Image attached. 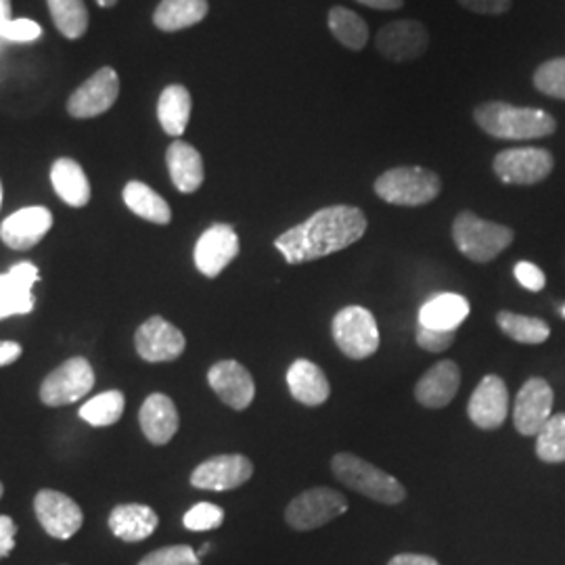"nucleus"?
Here are the masks:
<instances>
[{
  "instance_id": "obj_1",
  "label": "nucleus",
  "mask_w": 565,
  "mask_h": 565,
  "mask_svg": "<svg viewBox=\"0 0 565 565\" xmlns=\"http://www.w3.org/2000/svg\"><path fill=\"white\" fill-rule=\"evenodd\" d=\"M366 216L354 205H329L302 224L285 231L275 247L289 264H303L327 258L363 239Z\"/></svg>"
},
{
  "instance_id": "obj_2",
  "label": "nucleus",
  "mask_w": 565,
  "mask_h": 565,
  "mask_svg": "<svg viewBox=\"0 0 565 565\" xmlns=\"http://www.w3.org/2000/svg\"><path fill=\"white\" fill-rule=\"evenodd\" d=\"M473 118L486 135L503 141L545 139L557 130V121L543 109L490 102L476 107Z\"/></svg>"
},
{
  "instance_id": "obj_3",
  "label": "nucleus",
  "mask_w": 565,
  "mask_h": 565,
  "mask_svg": "<svg viewBox=\"0 0 565 565\" xmlns=\"http://www.w3.org/2000/svg\"><path fill=\"white\" fill-rule=\"evenodd\" d=\"M331 471L338 482L382 505H398L406 499L404 486L394 476L352 452H338L331 459Z\"/></svg>"
},
{
  "instance_id": "obj_4",
  "label": "nucleus",
  "mask_w": 565,
  "mask_h": 565,
  "mask_svg": "<svg viewBox=\"0 0 565 565\" xmlns=\"http://www.w3.org/2000/svg\"><path fill=\"white\" fill-rule=\"evenodd\" d=\"M452 239L471 263H492L513 243V231L503 224L490 223L473 212H461L452 223Z\"/></svg>"
},
{
  "instance_id": "obj_5",
  "label": "nucleus",
  "mask_w": 565,
  "mask_h": 565,
  "mask_svg": "<svg viewBox=\"0 0 565 565\" xmlns=\"http://www.w3.org/2000/svg\"><path fill=\"white\" fill-rule=\"evenodd\" d=\"M440 177L422 166H398L387 170L375 181V193L384 202L408 207L434 202L440 195Z\"/></svg>"
},
{
  "instance_id": "obj_6",
  "label": "nucleus",
  "mask_w": 565,
  "mask_h": 565,
  "mask_svg": "<svg viewBox=\"0 0 565 565\" xmlns=\"http://www.w3.org/2000/svg\"><path fill=\"white\" fill-rule=\"evenodd\" d=\"M333 340L348 359L364 361L380 348L375 317L363 306H345L333 319Z\"/></svg>"
},
{
  "instance_id": "obj_7",
  "label": "nucleus",
  "mask_w": 565,
  "mask_h": 565,
  "mask_svg": "<svg viewBox=\"0 0 565 565\" xmlns=\"http://www.w3.org/2000/svg\"><path fill=\"white\" fill-rule=\"evenodd\" d=\"M345 511H348V501L342 492L327 486H317L298 494L287 505L285 522L298 532H308V530H317L321 525L329 524Z\"/></svg>"
},
{
  "instance_id": "obj_8",
  "label": "nucleus",
  "mask_w": 565,
  "mask_h": 565,
  "mask_svg": "<svg viewBox=\"0 0 565 565\" xmlns=\"http://www.w3.org/2000/svg\"><path fill=\"white\" fill-rule=\"evenodd\" d=\"M95 385V371L82 356L60 364L41 385V401L46 406L78 403Z\"/></svg>"
},
{
  "instance_id": "obj_9",
  "label": "nucleus",
  "mask_w": 565,
  "mask_h": 565,
  "mask_svg": "<svg viewBox=\"0 0 565 565\" xmlns=\"http://www.w3.org/2000/svg\"><path fill=\"white\" fill-rule=\"evenodd\" d=\"M555 160L546 149L515 147L505 149L494 158V174L505 184H536L553 172Z\"/></svg>"
},
{
  "instance_id": "obj_10",
  "label": "nucleus",
  "mask_w": 565,
  "mask_h": 565,
  "mask_svg": "<svg viewBox=\"0 0 565 565\" xmlns=\"http://www.w3.org/2000/svg\"><path fill=\"white\" fill-rule=\"evenodd\" d=\"M120 95V76L114 67H102L76 88L67 102V111L76 120L97 118L114 107Z\"/></svg>"
},
{
  "instance_id": "obj_11",
  "label": "nucleus",
  "mask_w": 565,
  "mask_h": 565,
  "mask_svg": "<svg viewBox=\"0 0 565 565\" xmlns=\"http://www.w3.org/2000/svg\"><path fill=\"white\" fill-rule=\"evenodd\" d=\"M34 513L44 532L57 541L72 539L84 522L81 505L57 490H41L34 499Z\"/></svg>"
},
{
  "instance_id": "obj_12",
  "label": "nucleus",
  "mask_w": 565,
  "mask_h": 565,
  "mask_svg": "<svg viewBox=\"0 0 565 565\" xmlns=\"http://www.w3.org/2000/svg\"><path fill=\"white\" fill-rule=\"evenodd\" d=\"M135 345L142 361L147 363H170L177 361L186 348L181 329L162 317H151L137 329Z\"/></svg>"
},
{
  "instance_id": "obj_13",
  "label": "nucleus",
  "mask_w": 565,
  "mask_h": 565,
  "mask_svg": "<svg viewBox=\"0 0 565 565\" xmlns=\"http://www.w3.org/2000/svg\"><path fill=\"white\" fill-rule=\"evenodd\" d=\"M239 254V237L231 224H212L195 243V266L207 279H216Z\"/></svg>"
},
{
  "instance_id": "obj_14",
  "label": "nucleus",
  "mask_w": 565,
  "mask_h": 565,
  "mask_svg": "<svg viewBox=\"0 0 565 565\" xmlns=\"http://www.w3.org/2000/svg\"><path fill=\"white\" fill-rule=\"evenodd\" d=\"M254 476V463L243 455H216L195 467L191 486L200 490L226 492L239 488Z\"/></svg>"
},
{
  "instance_id": "obj_15",
  "label": "nucleus",
  "mask_w": 565,
  "mask_h": 565,
  "mask_svg": "<svg viewBox=\"0 0 565 565\" xmlns=\"http://www.w3.org/2000/svg\"><path fill=\"white\" fill-rule=\"evenodd\" d=\"M375 44L385 60L404 63L424 55L429 44V34L424 23L419 21H392L380 30Z\"/></svg>"
},
{
  "instance_id": "obj_16",
  "label": "nucleus",
  "mask_w": 565,
  "mask_h": 565,
  "mask_svg": "<svg viewBox=\"0 0 565 565\" xmlns=\"http://www.w3.org/2000/svg\"><path fill=\"white\" fill-rule=\"evenodd\" d=\"M553 390L541 377L527 380L513 406V424L522 436H536L541 427L551 419Z\"/></svg>"
},
{
  "instance_id": "obj_17",
  "label": "nucleus",
  "mask_w": 565,
  "mask_h": 565,
  "mask_svg": "<svg viewBox=\"0 0 565 565\" xmlns=\"http://www.w3.org/2000/svg\"><path fill=\"white\" fill-rule=\"evenodd\" d=\"M39 281L41 273L32 263L15 264L9 273L0 275V321L34 310L32 287Z\"/></svg>"
},
{
  "instance_id": "obj_18",
  "label": "nucleus",
  "mask_w": 565,
  "mask_h": 565,
  "mask_svg": "<svg viewBox=\"0 0 565 565\" xmlns=\"http://www.w3.org/2000/svg\"><path fill=\"white\" fill-rule=\"evenodd\" d=\"M509 413V392L499 375H486L471 394L467 415L480 429H497L505 424Z\"/></svg>"
},
{
  "instance_id": "obj_19",
  "label": "nucleus",
  "mask_w": 565,
  "mask_h": 565,
  "mask_svg": "<svg viewBox=\"0 0 565 565\" xmlns=\"http://www.w3.org/2000/svg\"><path fill=\"white\" fill-rule=\"evenodd\" d=\"M210 387L216 396L235 411H245L254 403L256 384L249 371L237 361H221L207 371Z\"/></svg>"
},
{
  "instance_id": "obj_20",
  "label": "nucleus",
  "mask_w": 565,
  "mask_h": 565,
  "mask_svg": "<svg viewBox=\"0 0 565 565\" xmlns=\"http://www.w3.org/2000/svg\"><path fill=\"white\" fill-rule=\"evenodd\" d=\"M51 226H53V214L46 207L42 205L23 207L0 224V239L11 249L25 252L39 245L42 237L51 231Z\"/></svg>"
},
{
  "instance_id": "obj_21",
  "label": "nucleus",
  "mask_w": 565,
  "mask_h": 565,
  "mask_svg": "<svg viewBox=\"0 0 565 565\" xmlns=\"http://www.w3.org/2000/svg\"><path fill=\"white\" fill-rule=\"evenodd\" d=\"M461 385V369L452 361L434 364L415 385V398L427 408H445L452 403Z\"/></svg>"
},
{
  "instance_id": "obj_22",
  "label": "nucleus",
  "mask_w": 565,
  "mask_h": 565,
  "mask_svg": "<svg viewBox=\"0 0 565 565\" xmlns=\"http://www.w3.org/2000/svg\"><path fill=\"white\" fill-rule=\"evenodd\" d=\"M139 424H141L142 434L151 445H168L181 425L179 411L168 398L166 394H151L141 406L139 413Z\"/></svg>"
},
{
  "instance_id": "obj_23",
  "label": "nucleus",
  "mask_w": 565,
  "mask_h": 565,
  "mask_svg": "<svg viewBox=\"0 0 565 565\" xmlns=\"http://www.w3.org/2000/svg\"><path fill=\"white\" fill-rule=\"evenodd\" d=\"M109 530L124 543H141L149 539L160 524L158 513L151 507L128 503L118 505L109 513Z\"/></svg>"
},
{
  "instance_id": "obj_24",
  "label": "nucleus",
  "mask_w": 565,
  "mask_h": 565,
  "mask_svg": "<svg viewBox=\"0 0 565 565\" xmlns=\"http://www.w3.org/2000/svg\"><path fill=\"white\" fill-rule=\"evenodd\" d=\"M287 385L291 396L306 406H321L331 394V385L323 369L306 359H298L289 366Z\"/></svg>"
},
{
  "instance_id": "obj_25",
  "label": "nucleus",
  "mask_w": 565,
  "mask_h": 565,
  "mask_svg": "<svg viewBox=\"0 0 565 565\" xmlns=\"http://www.w3.org/2000/svg\"><path fill=\"white\" fill-rule=\"evenodd\" d=\"M166 162L170 179L181 193H195L203 184V160L200 151L184 141H174L168 147Z\"/></svg>"
},
{
  "instance_id": "obj_26",
  "label": "nucleus",
  "mask_w": 565,
  "mask_h": 565,
  "mask_svg": "<svg viewBox=\"0 0 565 565\" xmlns=\"http://www.w3.org/2000/svg\"><path fill=\"white\" fill-rule=\"evenodd\" d=\"M469 317V302L459 294H438L419 310V324L436 331H457Z\"/></svg>"
},
{
  "instance_id": "obj_27",
  "label": "nucleus",
  "mask_w": 565,
  "mask_h": 565,
  "mask_svg": "<svg viewBox=\"0 0 565 565\" xmlns=\"http://www.w3.org/2000/svg\"><path fill=\"white\" fill-rule=\"evenodd\" d=\"M51 182L55 193L72 207H84L90 202V182L78 162L61 158L51 168Z\"/></svg>"
},
{
  "instance_id": "obj_28",
  "label": "nucleus",
  "mask_w": 565,
  "mask_h": 565,
  "mask_svg": "<svg viewBox=\"0 0 565 565\" xmlns=\"http://www.w3.org/2000/svg\"><path fill=\"white\" fill-rule=\"evenodd\" d=\"M124 203L132 214H137L142 221L156 224H170L172 210L166 203L162 195H158L149 184L139 181H130L124 186Z\"/></svg>"
},
{
  "instance_id": "obj_29",
  "label": "nucleus",
  "mask_w": 565,
  "mask_h": 565,
  "mask_svg": "<svg viewBox=\"0 0 565 565\" xmlns=\"http://www.w3.org/2000/svg\"><path fill=\"white\" fill-rule=\"evenodd\" d=\"M207 0H162L153 13V23L162 32H179L205 20Z\"/></svg>"
},
{
  "instance_id": "obj_30",
  "label": "nucleus",
  "mask_w": 565,
  "mask_h": 565,
  "mask_svg": "<svg viewBox=\"0 0 565 565\" xmlns=\"http://www.w3.org/2000/svg\"><path fill=\"white\" fill-rule=\"evenodd\" d=\"M158 120L170 137H181L186 130L191 120V93L184 86L172 84L163 88L158 102Z\"/></svg>"
},
{
  "instance_id": "obj_31",
  "label": "nucleus",
  "mask_w": 565,
  "mask_h": 565,
  "mask_svg": "<svg viewBox=\"0 0 565 565\" xmlns=\"http://www.w3.org/2000/svg\"><path fill=\"white\" fill-rule=\"evenodd\" d=\"M329 30L331 34L342 42L343 46L352 51H363L369 41V28L363 18L345 7H333L329 11Z\"/></svg>"
},
{
  "instance_id": "obj_32",
  "label": "nucleus",
  "mask_w": 565,
  "mask_h": 565,
  "mask_svg": "<svg viewBox=\"0 0 565 565\" xmlns=\"http://www.w3.org/2000/svg\"><path fill=\"white\" fill-rule=\"evenodd\" d=\"M49 11L61 34L70 41H76L88 30V11L84 0H46Z\"/></svg>"
},
{
  "instance_id": "obj_33",
  "label": "nucleus",
  "mask_w": 565,
  "mask_h": 565,
  "mask_svg": "<svg viewBox=\"0 0 565 565\" xmlns=\"http://www.w3.org/2000/svg\"><path fill=\"white\" fill-rule=\"evenodd\" d=\"M497 323L501 327V331L509 335L513 342L520 343H543L548 340L551 335V327L541 321V319H534V317H524V315H515V312H509V310H501L497 315Z\"/></svg>"
},
{
  "instance_id": "obj_34",
  "label": "nucleus",
  "mask_w": 565,
  "mask_h": 565,
  "mask_svg": "<svg viewBox=\"0 0 565 565\" xmlns=\"http://www.w3.org/2000/svg\"><path fill=\"white\" fill-rule=\"evenodd\" d=\"M124 394L118 390L103 392L99 396L90 398L88 403L82 404L81 417L93 427H107V425L118 424L124 415Z\"/></svg>"
},
{
  "instance_id": "obj_35",
  "label": "nucleus",
  "mask_w": 565,
  "mask_h": 565,
  "mask_svg": "<svg viewBox=\"0 0 565 565\" xmlns=\"http://www.w3.org/2000/svg\"><path fill=\"white\" fill-rule=\"evenodd\" d=\"M536 455L545 463L565 461V413L551 415L541 431L536 434Z\"/></svg>"
},
{
  "instance_id": "obj_36",
  "label": "nucleus",
  "mask_w": 565,
  "mask_h": 565,
  "mask_svg": "<svg viewBox=\"0 0 565 565\" xmlns=\"http://www.w3.org/2000/svg\"><path fill=\"white\" fill-rule=\"evenodd\" d=\"M534 86L546 97L565 102V57L545 61L534 72Z\"/></svg>"
},
{
  "instance_id": "obj_37",
  "label": "nucleus",
  "mask_w": 565,
  "mask_h": 565,
  "mask_svg": "<svg viewBox=\"0 0 565 565\" xmlns=\"http://www.w3.org/2000/svg\"><path fill=\"white\" fill-rule=\"evenodd\" d=\"M224 522V511L214 503H198L191 507L184 518L182 524L191 532H207V530H216Z\"/></svg>"
},
{
  "instance_id": "obj_38",
  "label": "nucleus",
  "mask_w": 565,
  "mask_h": 565,
  "mask_svg": "<svg viewBox=\"0 0 565 565\" xmlns=\"http://www.w3.org/2000/svg\"><path fill=\"white\" fill-rule=\"evenodd\" d=\"M137 565H202V559L191 546L174 545L145 555Z\"/></svg>"
},
{
  "instance_id": "obj_39",
  "label": "nucleus",
  "mask_w": 565,
  "mask_h": 565,
  "mask_svg": "<svg viewBox=\"0 0 565 565\" xmlns=\"http://www.w3.org/2000/svg\"><path fill=\"white\" fill-rule=\"evenodd\" d=\"M42 28L32 20H11L0 32V39L11 42H32L41 39Z\"/></svg>"
},
{
  "instance_id": "obj_40",
  "label": "nucleus",
  "mask_w": 565,
  "mask_h": 565,
  "mask_svg": "<svg viewBox=\"0 0 565 565\" xmlns=\"http://www.w3.org/2000/svg\"><path fill=\"white\" fill-rule=\"evenodd\" d=\"M455 338H457V331H436L422 324L417 329V343L427 352H445L455 343Z\"/></svg>"
},
{
  "instance_id": "obj_41",
  "label": "nucleus",
  "mask_w": 565,
  "mask_h": 565,
  "mask_svg": "<svg viewBox=\"0 0 565 565\" xmlns=\"http://www.w3.org/2000/svg\"><path fill=\"white\" fill-rule=\"evenodd\" d=\"M513 273H515L518 282L525 287L527 291H541L545 287V273L536 264L518 263Z\"/></svg>"
},
{
  "instance_id": "obj_42",
  "label": "nucleus",
  "mask_w": 565,
  "mask_h": 565,
  "mask_svg": "<svg viewBox=\"0 0 565 565\" xmlns=\"http://www.w3.org/2000/svg\"><path fill=\"white\" fill-rule=\"evenodd\" d=\"M459 4L478 15H503L511 9V0H459Z\"/></svg>"
},
{
  "instance_id": "obj_43",
  "label": "nucleus",
  "mask_w": 565,
  "mask_h": 565,
  "mask_svg": "<svg viewBox=\"0 0 565 565\" xmlns=\"http://www.w3.org/2000/svg\"><path fill=\"white\" fill-rule=\"evenodd\" d=\"M18 525L9 515H0V559L7 557L15 548Z\"/></svg>"
},
{
  "instance_id": "obj_44",
  "label": "nucleus",
  "mask_w": 565,
  "mask_h": 565,
  "mask_svg": "<svg viewBox=\"0 0 565 565\" xmlns=\"http://www.w3.org/2000/svg\"><path fill=\"white\" fill-rule=\"evenodd\" d=\"M387 565H440L429 555H419V553H401L390 559Z\"/></svg>"
},
{
  "instance_id": "obj_45",
  "label": "nucleus",
  "mask_w": 565,
  "mask_h": 565,
  "mask_svg": "<svg viewBox=\"0 0 565 565\" xmlns=\"http://www.w3.org/2000/svg\"><path fill=\"white\" fill-rule=\"evenodd\" d=\"M21 356V345L18 342H0V366L13 364Z\"/></svg>"
},
{
  "instance_id": "obj_46",
  "label": "nucleus",
  "mask_w": 565,
  "mask_h": 565,
  "mask_svg": "<svg viewBox=\"0 0 565 565\" xmlns=\"http://www.w3.org/2000/svg\"><path fill=\"white\" fill-rule=\"evenodd\" d=\"M364 7H371V9H380V11H396L404 4V0H356Z\"/></svg>"
},
{
  "instance_id": "obj_47",
  "label": "nucleus",
  "mask_w": 565,
  "mask_h": 565,
  "mask_svg": "<svg viewBox=\"0 0 565 565\" xmlns=\"http://www.w3.org/2000/svg\"><path fill=\"white\" fill-rule=\"evenodd\" d=\"M11 15H13V11H11V0H0V32L4 30V25H7L9 21L13 20Z\"/></svg>"
},
{
  "instance_id": "obj_48",
  "label": "nucleus",
  "mask_w": 565,
  "mask_h": 565,
  "mask_svg": "<svg viewBox=\"0 0 565 565\" xmlns=\"http://www.w3.org/2000/svg\"><path fill=\"white\" fill-rule=\"evenodd\" d=\"M210 548H212V545H210V543H205V545H203L202 548H200V553H198V555H200V559H202V557H205V555L210 553Z\"/></svg>"
},
{
  "instance_id": "obj_49",
  "label": "nucleus",
  "mask_w": 565,
  "mask_h": 565,
  "mask_svg": "<svg viewBox=\"0 0 565 565\" xmlns=\"http://www.w3.org/2000/svg\"><path fill=\"white\" fill-rule=\"evenodd\" d=\"M97 4L99 7H114V4H118V0H97Z\"/></svg>"
},
{
  "instance_id": "obj_50",
  "label": "nucleus",
  "mask_w": 565,
  "mask_h": 565,
  "mask_svg": "<svg viewBox=\"0 0 565 565\" xmlns=\"http://www.w3.org/2000/svg\"><path fill=\"white\" fill-rule=\"evenodd\" d=\"M0 205H2V184H0Z\"/></svg>"
},
{
  "instance_id": "obj_51",
  "label": "nucleus",
  "mask_w": 565,
  "mask_h": 565,
  "mask_svg": "<svg viewBox=\"0 0 565 565\" xmlns=\"http://www.w3.org/2000/svg\"><path fill=\"white\" fill-rule=\"evenodd\" d=\"M562 315H564V319H565V303H564V306H562Z\"/></svg>"
},
{
  "instance_id": "obj_52",
  "label": "nucleus",
  "mask_w": 565,
  "mask_h": 565,
  "mask_svg": "<svg viewBox=\"0 0 565 565\" xmlns=\"http://www.w3.org/2000/svg\"><path fill=\"white\" fill-rule=\"evenodd\" d=\"M2 492H4V488H2V484H0V497H2Z\"/></svg>"
}]
</instances>
